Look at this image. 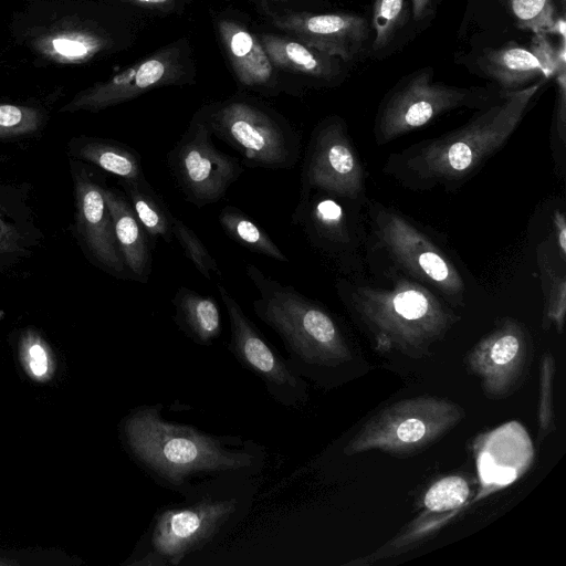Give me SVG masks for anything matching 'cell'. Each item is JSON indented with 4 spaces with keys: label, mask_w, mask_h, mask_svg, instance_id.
<instances>
[{
    "label": "cell",
    "mask_w": 566,
    "mask_h": 566,
    "mask_svg": "<svg viewBox=\"0 0 566 566\" xmlns=\"http://www.w3.org/2000/svg\"><path fill=\"white\" fill-rule=\"evenodd\" d=\"M161 403L133 408L120 422V437L132 460L159 486L181 496L206 482L259 475L266 449L251 439L213 434L167 419Z\"/></svg>",
    "instance_id": "1"
},
{
    "label": "cell",
    "mask_w": 566,
    "mask_h": 566,
    "mask_svg": "<svg viewBox=\"0 0 566 566\" xmlns=\"http://www.w3.org/2000/svg\"><path fill=\"white\" fill-rule=\"evenodd\" d=\"M543 82L505 91L464 125L390 154L382 171L411 191L460 188L512 137Z\"/></svg>",
    "instance_id": "2"
},
{
    "label": "cell",
    "mask_w": 566,
    "mask_h": 566,
    "mask_svg": "<svg viewBox=\"0 0 566 566\" xmlns=\"http://www.w3.org/2000/svg\"><path fill=\"white\" fill-rule=\"evenodd\" d=\"M382 275L390 287L374 285L363 276L338 277L335 290L343 306L378 352L396 350L415 359L431 356L432 346L459 315L424 285L397 272Z\"/></svg>",
    "instance_id": "3"
},
{
    "label": "cell",
    "mask_w": 566,
    "mask_h": 566,
    "mask_svg": "<svg viewBox=\"0 0 566 566\" xmlns=\"http://www.w3.org/2000/svg\"><path fill=\"white\" fill-rule=\"evenodd\" d=\"M253 478L227 476L206 482L154 513L128 566H177L223 539L248 515L254 500Z\"/></svg>",
    "instance_id": "4"
},
{
    "label": "cell",
    "mask_w": 566,
    "mask_h": 566,
    "mask_svg": "<svg viewBox=\"0 0 566 566\" xmlns=\"http://www.w3.org/2000/svg\"><path fill=\"white\" fill-rule=\"evenodd\" d=\"M245 273L258 291L254 314L281 338L296 374L318 382L354 359L346 334L325 306L252 263Z\"/></svg>",
    "instance_id": "5"
},
{
    "label": "cell",
    "mask_w": 566,
    "mask_h": 566,
    "mask_svg": "<svg viewBox=\"0 0 566 566\" xmlns=\"http://www.w3.org/2000/svg\"><path fill=\"white\" fill-rule=\"evenodd\" d=\"M366 262L381 258L382 273L397 272L430 289L450 306H462L467 286L451 254L394 207L367 198Z\"/></svg>",
    "instance_id": "6"
},
{
    "label": "cell",
    "mask_w": 566,
    "mask_h": 566,
    "mask_svg": "<svg viewBox=\"0 0 566 566\" xmlns=\"http://www.w3.org/2000/svg\"><path fill=\"white\" fill-rule=\"evenodd\" d=\"M464 409L442 397L419 396L390 403L370 417L343 448L345 455L381 451L396 457L420 452L458 426Z\"/></svg>",
    "instance_id": "7"
},
{
    "label": "cell",
    "mask_w": 566,
    "mask_h": 566,
    "mask_svg": "<svg viewBox=\"0 0 566 566\" xmlns=\"http://www.w3.org/2000/svg\"><path fill=\"white\" fill-rule=\"evenodd\" d=\"M492 102L488 90L437 82L433 69L426 66L401 77L384 96L375 116L374 139L385 146L446 113L482 108Z\"/></svg>",
    "instance_id": "8"
},
{
    "label": "cell",
    "mask_w": 566,
    "mask_h": 566,
    "mask_svg": "<svg viewBox=\"0 0 566 566\" xmlns=\"http://www.w3.org/2000/svg\"><path fill=\"white\" fill-rule=\"evenodd\" d=\"M365 202L311 190L300 193L292 214L310 245L342 276H363L367 264Z\"/></svg>",
    "instance_id": "9"
},
{
    "label": "cell",
    "mask_w": 566,
    "mask_h": 566,
    "mask_svg": "<svg viewBox=\"0 0 566 566\" xmlns=\"http://www.w3.org/2000/svg\"><path fill=\"white\" fill-rule=\"evenodd\" d=\"M205 111L212 135L227 143L249 167L290 169L301 140L277 114L245 99H230Z\"/></svg>",
    "instance_id": "10"
},
{
    "label": "cell",
    "mask_w": 566,
    "mask_h": 566,
    "mask_svg": "<svg viewBox=\"0 0 566 566\" xmlns=\"http://www.w3.org/2000/svg\"><path fill=\"white\" fill-rule=\"evenodd\" d=\"M205 111H199L167 155V166L186 200L197 208L218 202L243 172L242 163L211 140Z\"/></svg>",
    "instance_id": "11"
},
{
    "label": "cell",
    "mask_w": 566,
    "mask_h": 566,
    "mask_svg": "<svg viewBox=\"0 0 566 566\" xmlns=\"http://www.w3.org/2000/svg\"><path fill=\"white\" fill-rule=\"evenodd\" d=\"M325 191L364 202L366 170L345 119H322L312 130L301 170V192Z\"/></svg>",
    "instance_id": "12"
},
{
    "label": "cell",
    "mask_w": 566,
    "mask_h": 566,
    "mask_svg": "<svg viewBox=\"0 0 566 566\" xmlns=\"http://www.w3.org/2000/svg\"><path fill=\"white\" fill-rule=\"evenodd\" d=\"M230 324L228 350L241 367L261 380L270 397L284 408L298 409L308 400L307 384L244 313L226 286L218 284Z\"/></svg>",
    "instance_id": "13"
},
{
    "label": "cell",
    "mask_w": 566,
    "mask_h": 566,
    "mask_svg": "<svg viewBox=\"0 0 566 566\" xmlns=\"http://www.w3.org/2000/svg\"><path fill=\"white\" fill-rule=\"evenodd\" d=\"M469 373L480 379L484 396L503 399L526 379L532 364V338L512 317L501 318L467 354Z\"/></svg>",
    "instance_id": "14"
},
{
    "label": "cell",
    "mask_w": 566,
    "mask_h": 566,
    "mask_svg": "<svg viewBox=\"0 0 566 566\" xmlns=\"http://www.w3.org/2000/svg\"><path fill=\"white\" fill-rule=\"evenodd\" d=\"M180 71L179 51L175 48H167L107 81L96 83L80 92L61 111L97 112L135 98L151 88L172 84L179 80Z\"/></svg>",
    "instance_id": "15"
},
{
    "label": "cell",
    "mask_w": 566,
    "mask_h": 566,
    "mask_svg": "<svg viewBox=\"0 0 566 566\" xmlns=\"http://www.w3.org/2000/svg\"><path fill=\"white\" fill-rule=\"evenodd\" d=\"M273 23L297 41L344 62L360 55L370 33L365 17L348 12H294L273 17Z\"/></svg>",
    "instance_id": "16"
},
{
    "label": "cell",
    "mask_w": 566,
    "mask_h": 566,
    "mask_svg": "<svg viewBox=\"0 0 566 566\" xmlns=\"http://www.w3.org/2000/svg\"><path fill=\"white\" fill-rule=\"evenodd\" d=\"M74 185L77 228L91 255L107 272L129 277L116 242L104 187L84 170L75 174Z\"/></svg>",
    "instance_id": "17"
},
{
    "label": "cell",
    "mask_w": 566,
    "mask_h": 566,
    "mask_svg": "<svg viewBox=\"0 0 566 566\" xmlns=\"http://www.w3.org/2000/svg\"><path fill=\"white\" fill-rule=\"evenodd\" d=\"M103 195L128 274L134 280L146 283L151 272V245L147 232L126 197L115 189L106 187L103 188Z\"/></svg>",
    "instance_id": "18"
},
{
    "label": "cell",
    "mask_w": 566,
    "mask_h": 566,
    "mask_svg": "<svg viewBox=\"0 0 566 566\" xmlns=\"http://www.w3.org/2000/svg\"><path fill=\"white\" fill-rule=\"evenodd\" d=\"M259 40L276 67L326 83H336L344 76V61L292 36L263 33Z\"/></svg>",
    "instance_id": "19"
},
{
    "label": "cell",
    "mask_w": 566,
    "mask_h": 566,
    "mask_svg": "<svg viewBox=\"0 0 566 566\" xmlns=\"http://www.w3.org/2000/svg\"><path fill=\"white\" fill-rule=\"evenodd\" d=\"M218 30L240 83L248 87L269 86L273 81V64L259 38L228 19L218 21Z\"/></svg>",
    "instance_id": "20"
},
{
    "label": "cell",
    "mask_w": 566,
    "mask_h": 566,
    "mask_svg": "<svg viewBox=\"0 0 566 566\" xmlns=\"http://www.w3.org/2000/svg\"><path fill=\"white\" fill-rule=\"evenodd\" d=\"M478 66L504 92L545 80L543 69L534 54L514 41L484 50L478 59Z\"/></svg>",
    "instance_id": "21"
},
{
    "label": "cell",
    "mask_w": 566,
    "mask_h": 566,
    "mask_svg": "<svg viewBox=\"0 0 566 566\" xmlns=\"http://www.w3.org/2000/svg\"><path fill=\"white\" fill-rule=\"evenodd\" d=\"M171 303L175 324L195 344L211 346L220 337L221 314L213 297L179 286Z\"/></svg>",
    "instance_id": "22"
},
{
    "label": "cell",
    "mask_w": 566,
    "mask_h": 566,
    "mask_svg": "<svg viewBox=\"0 0 566 566\" xmlns=\"http://www.w3.org/2000/svg\"><path fill=\"white\" fill-rule=\"evenodd\" d=\"M105 38L87 30H57L38 38L35 50L50 61L61 64H78L90 61L105 50Z\"/></svg>",
    "instance_id": "23"
},
{
    "label": "cell",
    "mask_w": 566,
    "mask_h": 566,
    "mask_svg": "<svg viewBox=\"0 0 566 566\" xmlns=\"http://www.w3.org/2000/svg\"><path fill=\"white\" fill-rule=\"evenodd\" d=\"M120 185L136 217L147 232L150 245L154 248L159 238L170 242L172 239V214L147 179L120 180Z\"/></svg>",
    "instance_id": "24"
},
{
    "label": "cell",
    "mask_w": 566,
    "mask_h": 566,
    "mask_svg": "<svg viewBox=\"0 0 566 566\" xmlns=\"http://www.w3.org/2000/svg\"><path fill=\"white\" fill-rule=\"evenodd\" d=\"M551 245L542 242L537 247L536 262L544 296L543 328L553 325L563 332L566 314V274L564 265L559 266L553 259Z\"/></svg>",
    "instance_id": "25"
},
{
    "label": "cell",
    "mask_w": 566,
    "mask_h": 566,
    "mask_svg": "<svg viewBox=\"0 0 566 566\" xmlns=\"http://www.w3.org/2000/svg\"><path fill=\"white\" fill-rule=\"evenodd\" d=\"M76 156L122 180L144 179L139 154L127 145L104 139H91L81 144Z\"/></svg>",
    "instance_id": "26"
},
{
    "label": "cell",
    "mask_w": 566,
    "mask_h": 566,
    "mask_svg": "<svg viewBox=\"0 0 566 566\" xmlns=\"http://www.w3.org/2000/svg\"><path fill=\"white\" fill-rule=\"evenodd\" d=\"M218 220L226 234L237 243L275 261L290 262L287 255L271 237L239 208L223 207L219 212Z\"/></svg>",
    "instance_id": "27"
},
{
    "label": "cell",
    "mask_w": 566,
    "mask_h": 566,
    "mask_svg": "<svg viewBox=\"0 0 566 566\" xmlns=\"http://www.w3.org/2000/svg\"><path fill=\"white\" fill-rule=\"evenodd\" d=\"M409 19L408 0H374L369 24L374 33V55L380 57L392 46L408 25Z\"/></svg>",
    "instance_id": "28"
},
{
    "label": "cell",
    "mask_w": 566,
    "mask_h": 566,
    "mask_svg": "<svg viewBox=\"0 0 566 566\" xmlns=\"http://www.w3.org/2000/svg\"><path fill=\"white\" fill-rule=\"evenodd\" d=\"M515 24L534 33L544 32L565 36V19L559 17L555 0H497Z\"/></svg>",
    "instance_id": "29"
},
{
    "label": "cell",
    "mask_w": 566,
    "mask_h": 566,
    "mask_svg": "<svg viewBox=\"0 0 566 566\" xmlns=\"http://www.w3.org/2000/svg\"><path fill=\"white\" fill-rule=\"evenodd\" d=\"M19 358L25 375L35 382H49L56 361L49 343L34 329H25L19 340Z\"/></svg>",
    "instance_id": "30"
},
{
    "label": "cell",
    "mask_w": 566,
    "mask_h": 566,
    "mask_svg": "<svg viewBox=\"0 0 566 566\" xmlns=\"http://www.w3.org/2000/svg\"><path fill=\"white\" fill-rule=\"evenodd\" d=\"M470 496V485L461 475H449L436 481L423 495L424 507L432 513H444L462 506Z\"/></svg>",
    "instance_id": "31"
},
{
    "label": "cell",
    "mask_w": 566,
    "mask_h": 566,
    "mask_svg": "<svg viewBox=\"0 0 566 566\" xmlns=\"http://www.w3.org/2000/svg\"><path fill=\"white\" fill-rule=\"evenodd\" d=\"M172 237L202 276L207 280H212L213 275L222 277L217 260L210 254L200 238L181 219L175 216H172Z\"/></svg>",
    "instance_id": "32"
},
{
    "label": "cell",
    "mask_w": 566,
    "mask_h": 566,
    "mask_svg": "<svg viewBox=\"0 0 566 566\" xmlns=\"http://www.w3.org/2000/svg\"><path fill=\"white\" fill-rule=\"evenodd\" d=\"M554 77L557 90L549 143L557 171L564 177L566 160V67L558 70Z\"/></svg>",
    "instance_id": "33"
},
{
    "label": "cell",
    "mask_w": 566,
    "mask_h": 566,
    "mask_svg": "<svg viewBox=\"0 0 566 566\" xmlns=\"http://www.w3.org/2000/svg\"><path fill=\"white\" fill-rule=\"evenodd\" d=\"M42 124L39 109L9 103H0V139L30 135Z\"/></svg>",
    "instance_id": "34"
},
{
    "label": "cell",
    "mask_w": 566,
    "mask_h": 566,
    "mask_svg": "<svg viewBox=\"0 0 566 566\" xmlns=\"http://www.w3.org/2000/svg\"><path fill=\"white\" fill-rule=\"evenodd\" d=\"M555 374V361L549 352L545 353L541 365V394L538 402V440L555 430V413L553 406V380Z\"/></svg>",
    "instance_id": "35"
},
{
    "label": "cell",
    "mask_w": 566,
    "mask_h": 566,
    "mask_svg": "<svg viewBox=\"0 0 566 566\" xmlns=\"http://www.w3.org/2000/svg\"><path fill=\"white\" fill-rule=\"evenodd\" d=\"M565 38H560L559 44L555 46L547 33H534L527 48L541 64L545 78L556 75L559 69L566 67Z\"/></svg>",
    "instance_id": "36"
},
{
    "label": "cell",
    "mask_w": 566,
    "mask_h": 566,
    "mask_svg": "<svg viewBox=\"0 0 566 566\" xmlns=\"http://www.w3.org/2000/svg\"><path fill=\"white\" fill-rule=\"evenodd\" d=\"M20 234L13 224L0 213V253L13 252L19 249Z\"/></svg>",
    "instance_id": "37"
},
{
    "label": "cell",
    "mask_w": 566,
    "mask_h": 566,
    "mask_svg": "<svg viewBox=\"0 0 566 566\" xmlns=\"http://www.w3.org/2000/svg\"><path fill=\"white\" fill-rule=\"evenodd\" d=\"M553 232L557 245V252L564 262L566 261V217L564 211L555 209L552 214Z\"/></svg>",
    "instance_id": "38"
},
{
    "label": "cell",
    "mask_w": 566,
    "mask_h": 566,
    "mask_svg": "<svg viewBox=\"0 0 566 566\" xmlns=\"http://www.w3.org/2000/svg\"><path fill=\"white\" fill-rule=\"evenodd\" d=\"M412 17L417 22H424L434 14L438 0H410Z\"/></svg>",
    "instance_id": "39"
},
{
    "label": "cell",
    "mask_w": 566,
    "mask_h": 566,
    "mask_svg": "<svg viewBox=\"0 0 566 566\" xmlns=\"http://www.w3.org/2000/svg\"><path fill=\"white\" fill-rule=\"evenodd\" d=\"M125 1L132 2L135 4H140V6L154 7V6H163V4L169 3L172 0H125Z\"/></svg>",
    "instance_id": "40"
},
{
    "label": "cell",
    "mask_w": 566,
    "mask_h": 566,
    "mask_svg": "<svg viewBox=\"0 0 566 566\" xmlns=\"http://www.w3.org/2000/svg\"><path fill=\"white\" fill-rule=\"evenodd\" d=\"M559 1L562 3L563 10H564V8H565V0H559Z\"/></svg>",
    "instance_id": "41"
},
{
    "label": "cell",
    "mask_w": 566,
    "mask_h": 566,
    "mask_svg": "<svg viewBox=\"0 0 566 566\" xmlns=\"http://www.w3.org/2000/svg\"><path fill=\"white\" fill-rule=\"evenodd\" d=\"M275 1H285V0H275Z\"/></svg>",
    "instance_id": "42"
}]
</instances>
